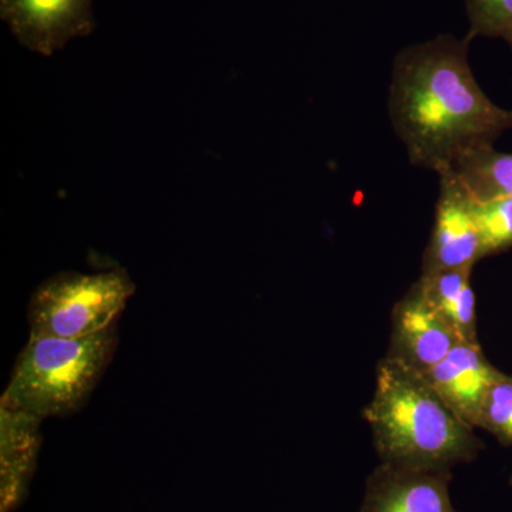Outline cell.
Returning <instances> with one entry per match:
<instances>
[{
  "instance_id": "obj_1",
  "label": "cell",
  "mask_w": 512,
  "mask_h": 512,
  "mask_svg": "<svg viewBox=\"0 0 512 512\" xmlns=\"http://www.w3.org/2000/svg\"><path fill=\"white\" fill-rule=\"evenodd\" d=\"M470 43L443 33L394 57L387 107L414 167L443 173L512 128V110L497 106L471 70Z\"/></svg>"
},
{
  "instance_id": "obj_2",
  "label": "cell",
  "mask_w": 512,
  "mask_h": 512,
  "mask_svg": "<svg viewBox=\"0 0 512 512\" xmlns=\"http://www.w3.org/2000/svg\"><path fill=\"white\" fill-rule=\"evenodd\" d=\"M382 463L451 471L477 458L484 444L421 373L384 357L375 392L363 410Z\"/></svg>"
},
{
  "instance_id": "obj_3",
  "label": "cell",
  "mask_w": 512,
  "mask_h": 512,
  "mask_svg": "<svg viewBox=\"0 0 512 512\" xmlns=\"http://www.w3.org/2000/svg\"><path fill=\"white\" fill-rule=\"evenodd\" d=\"M116 329L79 339L29 338L2 404L39 419L77 412L116 352Z\"/></svg>"
},
{
  "instance_id": "obj_4",
  "label": "cell",
  "mask_w": 512,
  "mask_h": 512,
  "mask_svg": "<svg viewBox=\"0 0 512 512\" xmlns=\"http://www.w3.org/2000/svg\"><path fill=\"white\" fill-rule=\"evenodd\" d=\"M136 291L123 269L64 272L43 282L29 303L30 338L79 339L111 328Z\"/></svg>"
},
{
  "instance_id": "obj_5",
  "label": "cell",
  "mask_w": 512,
  "mask_h": 512,
  "mask_svg": "<svg viewBox=\"0 0 512 512\" xmlns=\"http://www.w3.org/2000/svg\"><path fill=\"white\" fill-rule=\"evenodd\" d=\"M439 200L421 275L474 268L484 258L474 200L451 171L439 174Z\"/></svg>"
},
{
  "instance_id": "obj_6",
  "label": "cell",
  "mask_w": 512,
  "mask_h": 512,
  "mask_svg": "<svg viewBox=\"0 0 512 512\" xmlns=\"http://www.w3.org/2000/svg\"><path fill=\"white\" fill-rule=\"evenodd\" d=\"M93 0H0V16L20 45L52 56L74 37L93 32Z\"/></svg>"
},
{
  "instance_id": "obj_7",
  "label": "cell",
  "mask_w": 512,
  "mask_h": 512,
  "mask_svg": "<svg viewBox=\"0 0 512 512\" xmlns=\"http://www.w3.org/2000/svg\"><path fill=\"white\" fill-rule=\"evenodd\" d=\"M463 342L414 284L394 305L387 357L426 373Z\"/></svg>"
},
{
  "instance_id": "obj_8",
  "label": "cell",
  "mask_w": 512,
  "mask_h": 512,
  "mask_svg": "<svg viewBox=\"0 0 512 512\" xmlns=\"http://www.w3.org/2000/svg\"><path fill=\"white\" fill-rule=\"evenodd\" d=\"M451 471L416 470L382 463L367 478L359 512H457Z\"/></svg>"
},
{
  "instance_id": "obj_9",
  "label": "cell",
  "mask_w": 512,
  "mask_h": 512,
  "mask_svg": "<svg viewBox=\"0 0 512 512\" xmlns=\"http://www.w3.org/2000/svg\"><path fill=\"white\" fill-rule=\"evenodd\" d=\"M504 373L493 366L478 342H460L423 373L450 409L474 426L488 390Z\"/></svg>"
},
{
  "instance_id": "obj_10",
  "label": "cell",
  "mask_w": 512,
  "mask_h": 512,
  "mask_svg": "<svg viewBox=\"0 0 512 512\" xmlns=\"http://www.w3.org/2000/svg\"><path fill=\"white\" fill-rule=\"evenodd\" d=\"M42 419L2 404L0 407V507L10 512L28 491L40 450Z\"/></svg>"
},
{
  "instance_id": "obj_11",
  "label": "cell",
  "mask_w": 512,
  "mask_h": 512,
  "mask_svg": "<svg viewBox=\"0 0 512 512\" xmlns=\"http://www.w3.org/2000/svg\"><path fill=\"white\" fill-rule=\"evenodd\" d=\"M473 269H450L421 275L416 282L424 298L456 330L463 342H478L476 293L471 285Z\"/></svg>"
},
{
  "instance_id": "obj_12",
  "label": "cell",
  "mask_w": 512,
  "mask_h": 512,
  "mask_svg": "<svg viewBox=\"0 0 512 512\" xmlns=\"http://www.w3.org/2000/svg\"><path fill=\"white\" fill-rule=\"evenodd\" d=\"M474 201L512 197V154L494 147L473 151L448 168Z\"/></svg>"
},
{
  "instance_id": "obj_13",
  "label": "cell",
  "mask_w": 512,
  "mask_h": 512,
  "mask_svg": "<svg viewBox=\"0 0 512 512\" xmlns=\"http://www.w3.org/2000/svg\"><path fill=\"white\" fill-rule=\"evenodd\" d=\"M474 212L483 239L484 258L512 248V197L474 201Z\"/></svg>"
},
{
  "instance_id": "obj_14",
  "label": "cell",
  "mask_w": 512,
  "mask_h": 512,
  "mask_svg": "<svg viewBox=\"0 0 512 512\" xmlns=\"http://www.w3.org/2000/svg\"><path fill=\"white\" fill-rule=\"evenodd\" d=\"M474 426L488 431L503 446H512V376L504 373L491 386Z\"/></svg>"
},
{
  "instance_id": "obj_15",
  "label": "cell",
  "mask_w": 512,
  "mask_h": 512,
  "mask_svg": "<svg viewBox=\"0 0 512 512\" xmlns=\"http://www.w3.org/2000/svg\"><path fill=\"white\" fill-rule=\"evenodd\" d=\"M467 37L503 39L512 53V0H466Z\"/></svg>"
},
{
  "instance_id": "obj_16",
  "label": "cell",
  "mask_w": 512,
  "mask_h": 512,
  "mask_svg": "<svg viewBox=\"0 0 512 512\" xmlns=\"http://www.w3.org/2000/svg\"><path fill=\"white\" fill-rule=\"evenodd\" d=\"M510 484L512 485V476H511V478H510Z\"/></svg>"
}]
</instances>
